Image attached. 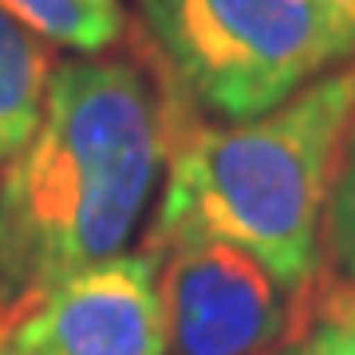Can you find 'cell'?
Returning a JSON list of instances; mask_svg holds the SVG:
<instances>
[{"label":"cell","instance_id":"7a4b0ae2","mask_svg":"<svg viewBox=\"0 0 355 355\" xmlns=\"http://www.w3.org/2000/svg\"><path fill=\"white\" fill-rule=\"evenodd\" d=\"M352 146L355 60L245 123H205L178 87L166 193L150 233L202 229L241 245L272 272L304 324L324 268V214Z\"/></svg>","mask_w":355,"mask_h":355},{"label":"cell","instance_id":"5b68a950","mask_svg":"<svg viewBox=\"0 0 355 355\" xmlns=\"http://www.w3.org/2000/svg\"><path fill=\"white\" fill-rule=\"evenodd\" d=\"M12 355H166L158 277L146 253L76 272L8 331Z\"/></svg>","mask_w":355,"mask_h":355},{"label":"cell","instance_id":"8992f818","mask_svg":"<svg viewBox=\"0 0 355 355\" xmlns=\"http://www.w3.org/2000/svg\"><path fill=\"white\" fill-rule=\"evenodd\" d=\"M51 71L48 44L0 8V178L36 135Z\"/></svg>","mask_w":355,"mask_h":355},{"label":"cell","instance_id":"6da1fadb","mask_svg":"<svg viewBox=\"0 0 355 355\" xmlns=\"http://www.w3.org/2000/svg\"><path fill=\"white\" fill-rule=\"evenodd\" d=\"M162 60L55 64L36 135L0 178V340L76 272L123 253L166 166Z\"/></svg>","mask_w":355,"mask_h":355},{"label":"cell","instance_id":"277c9868","mask_svg":"<svg viewBox=\"0 0 355 355\" xmlns=\"http://www.w3.org/2000/svg\"><path fill=\"white\" fill-rule=\"evenodd\" d=\"M170 355H268L300 312L253 253L202 229L146 233Z\"/></svg>","mask_w":355,"mask_h":355},{"label":"cell","instance_id":"3957f363","mask_svg":"<svg viewBox=\"0 0 355 355\" xmlns=\"http://www.w3.org/2000/svg\"><path fill=\"white\" fill-rule=\"evenodd\" d=\"M166 76L193 107L245 123L355 60L336 0H139Z\"/></svg>","mask_w":355,"mask_h":355},{"label":"cell","instance_id":"ba28073f","mask_svg":"<svg viewBox=\"0 0 355 355\" xmlns=\"http://www.w3.org/2000/svg\"><path fill=\"white\" fill-rule=\"evenodd\" d=\"M280 355H355V288L320 280L316 296L308 304V316L300 331L284 343Z\"/></svg>","mask_w":355,"mask_h":355},{"label":"cell","instance_id":"8fae6325","mask_svg":"<svg viewBox=\"0 0 355 355\" xmlns=\"http://www.w3.org/2000/svg\"><path fill=\"white\" fill-rule=\"evenodd\" d=\"M0 355H12V352H8V343H4V340H0Z\"/></svg>","mask_w":355,"mask_h":355},{"label":"cell","instance_id":"52a82bcc","mask_svg":"<svg viewBox=\"0 0 355 355\" xmlns=\"http://www.w3.org/2000/svg\"><path fill=\"white\" fill-rule=\"evenodd\" d=\"M0 8L44 44L71 51H107L130 32L123 0H0Z\"/></svg>","mask_w":355,"mask_h":355},{"label":"cell","instance_id":"9c48e42d","mask_svg":"<svg viewBox=\"0 0 355 355\" xmlns=\"http://www.w3.org/2000/svg\"><path fill=\"white\" fill-rule=\"evenodd\" d=\"M324 245H328V261L336 277L355 288V146L336 178L328 214H324Z\"/></svg>","mask_w":355,"mask_h":355},{"label":"cell","instance_id":"30bf717a","mask_svg":"<svg viewBox=\"0 0 355 355\" xmlns=\"http://www.w3.org/2000/svg\"><path fill=\"white\" fill-rule=\"evenodd\" d=\"M336 4H340L343 12H347V16H352V20H355V0H336Z\"/></svg>","mask_w":355,"mask_h":355}]
</instances>
